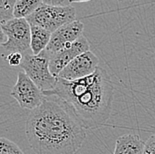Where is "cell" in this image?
Masks as SVG:
<instances>
[{
    "label": "cell",
    "instance_id": "21",
    "mask_svg": "<svg viewBox=\"0 0 155 154\" xmlns=\"http://www.w3.org/2000/svg\"><path fill=\"white\" fill-rule=\"evenodd\" d=\"M16 1H18V0H16Z\"/></svg>",
    "mask_w": 155,
    "mask_h": 154
},
{
    "label": "cell",
    "instance_id": "3",
    "mask_svg": "<svg viewBox=\"0 0 155 154\" xmlns=\"http://www.w3.org/2000/svg\"><path fill=\"white\" fill-rule=\"evenodd\" d=\"M26 19L29 25L40 27L52 34L62 26L76 20V10L71 5L56 6L42 3Z\"/></svg>",
    "mask_w": 155,
    "mask_h": 154
},
{
    "label": "cell",
    "instance_id": "2",
    "mask_svg": "<svg viewBox=\"0 0 155 154\" xmlns=\"http://www.w3.org/2000/svg\"><path fill=\"white\" fill-rule=\"evenodd\" d=\"M43 95H55L64 101L86 129L104 125L109 119L114 99V85L105 69L98 67L88 76L67 81L58 77L53 90Z\"/></svg>",
    "mask_w": 155,
    "mask_h": 154
},
{
    "label": "cell",
    "instance_id": "16",
    "mask_svg": "<svg viewBox=\"0 0 155 154\" xmlns=\"http://www.w3.org/2000/svg\"><path fill=\"white\" fill-rule=\"evenodd\" d=\"M143 154H155V134L151 135L145 143Z\"/></svg>",
    "mask_w": 155,
    "mask_h": 154
},
{
    "label": "cell",
    "instance_id": "14",
    "mask_svg": "<svg viewBox=\"0 0 155 154\" xmlns=\"http://www.w3.org/2000/svg\"><path fill=\"white\" fill-rule=\"evenodd\" d=\"M0 154H25L14 142L5 137H0Z\"/></svg>",
    "mask_w": 155,
    "mask_h": 154
},
{
    "label": "cell",
    "instance_id": "13",
    "mask_svg": "<svg viewBox=\"0 0 155 154\" xmlns=\"http://www.w3.org/2000/svg\"><path fill=\"white\" fill-rule=\"evenodd\" d=\"M16 0H0V24L13 18L12 12Z\"/></svg>",
    "mask_w": 155,
    "mask_h": 154
},
{
    "label": "cell",
    "instance_id": "10",
    "mask_svg": "<svg viewBox=\"0 0 155 154\" xmlns=\"http://www.w3.org/2000/svg\"><path fill=\"white\" fill-rule=\"evenodd\" d=\"M145 143L134 134L124 135L116 139L113 154H143Z\"/></svg>",
    "mask_w": 155,
    "mask_h": 154
},
{
    "label": "cell",
    "instance_id": "1",
    "mask_svg": "<svg viewBox=\"0 0 155 154\" xmlns=\"http://www.w3.org/2000/svg\"><path fill=\"white\" fill-rule=\"evenodd\" d=\"M86 130L66 104L55 95H44L26 121V135L36 154H75L87 137Z\"/></svg>",
    "mask_w": 155,
    "mask_h": 154
},
{
    "label": "cell",
    "instance_id": "5",
    "mask_svg": "<svg viewBox=\"0 0 155 154\" xmlns=\"http://www.w3.org/2000/svg\"><path fill=\"white\" fill-rule=\"evenodd\" d=\"M6 41L2 47L9 53L28 51L30 49V25L26 19L12 18L1 25Z\"/></svg>",
    "mask_w": 155,
    "mask_h": 154
},
{
    "label": "cell",
    "instance_id": "8",
    "mask_svg": "<svg viewBox=\"0 0 155 154\" xmlns=\"http://www.w3.org/2000/svg\"><path fill=\"white\" fill-rule=\"evenodd\" d=\"M84 24L80 20H74L62 26L50 36L48 45L44 50L48 57L54 55L60 50L75 42L83 35Z\"/></svg>",
    "mask_w": 155,
    "mask_h": 154
},
{
    "label": "cell",
    "instance_id": "4",
    "mask_svg": "<svg viewBox=\"0 0 155 154\" xmlns=\"http://www.w3.org/2000/svg\"><path fill=\"white\" fill-rule=\"evenodd\" d=\"M48 65L49 57L45 51H42L38 55L26 53L20 64L24 73L42 93L53 90L58 82V77L50 73Z\"/></svg>",
    "mask_w": 155,
    "mask_h": 154
},
{
    "label": "cell",
    "instance_id": "9",
    "mask_svg": "<svg viewBox=\"0 0 155 154\" xmlns=\"http://www.w3.org/2000/svg\"><path fill=\"white\" fill-rule=\"evenodd\" d=\"M90 51L87 39L82 35L72 44L60 50L57 53L49 57V71L54 76L58 77L59 73L68 64L78 55Z\"/></svg>",
    "mask_w": 155,
    "mask_h": 154
},
{
    "label": "cell",
    "instance_id": "7",
    "mask_svg": "<svg viewBox=\"0 0 155 154\" xmlns=\"http://www.w3.org/2000/svg\"><path fill=\"white\" fill-rule=\"evenodd\" d=\"M98 67L99 58L94 52L88 51L72 59L58 77L67 81L81 79L94 73Z\"/></svg>",
    "mask_w": 155,
    "mask_h": 154
},
{
    "label": "cell",
    "instance_id": "17",
    "mask_svg": "<svg viewBox=\"0 0 155 154\" xmlns=\"http://www.w3.org/2000/svg\"><path fill=\"white\" fill-rule=\"evenodd\" d=\"M43 4L56 6H67L71 5V0H42Z\"/></svg>",
    "mask_w": 155,
    "mask_h": 154
},
{
    "label": "cell",
    "instance_id": "11",
    "mask_svg": "<svg viewBox=\"0 0 155 154\" xmlns=\"http://www.w3.org/2000/svg\"><path fill=\"white\" fill-rule=\"evenodd\" d=\"M51 33L37 26L30 25V49L32 54L38 55L48 45Z\"/></svg>",
    "mask_w": 155,
    "mask_h": 154
},
{
    "label": "cell",
    "instance_id": "18",
    "mask_svg": "<svg viewBox=\"0 0 155 154\" xmlns=\"http://www.w3.org/2000/svg\"><path fill=\"white\" fill-rule=\"evenodd\" d=\"M6 41V37H5V35L4 34V31L2 29L1 27V24H0V46H2V44Z\"/></svg>",
    "mask_w": 155,
    "mask_h": 154
},
{
    "label": "cell",
    "instance_id": "12",
    "mask_svg": "<svg viewBox=\"0 0 155 154\" xmlns=\"http://www.w3.org/2000/svg\"><path fill=\"white\" fill-rule=\"evenodd\" d=\"M42 4V0H18L13 7V18L26 19Z\"/></svg>",
    "mask_w": 155,
    "mask_h": 154
},
{
    "label": "cell",
    "instance_id": "15",
    "mask_svg": "<svg viewBox=\"0 0 155 154\" xmlns=\"http://www.w3.org/2000/svg\"><path fill=\"white\" fill-rule=\"evenodd\" d=\"M23 58V54L19 52H12L9 53L5 60L10 67H19L20 66Z\"/></svg>",
    "mask_w": 155,
    "mask_h": 154
},
{
    "label": "cell",
    "instance_id": "19",
    "mask_svg": "<svg viewBox=\"0 0 155 154\" xmlns=\"http://www.w3.org/2000/svg\"><path fill=\"white\" fill-rule=\"evenodd\" d=\"M91 0H71V3H86Z\"/></svg>",
    "mask_w": 155,
    "mask_h": 154
},
{
    "label": "cell",
    "instance_id": "6",
    "mask_svg": "<svg viewBox=\"0 0 155 154\" xmlns=\"http://www.w3.org/2000/svg\"><path fill=\"white\" fill-rule=\"evenodd\" d=\"M12 96L23 109L34 110L41 105L44 95L24 72L18 73L17 81L11 90Z\"/></svg>",
    "mask_w": 155,
    "mask_h": 154
},
{
    "label": "cell",
    "instance_id": "20",
    "mask_svg": "<svg viewBox=\"0 0 155 154\" xmlns=\"http://www.w3.org/2000/svg\"><path fill=\"white\" fill-rule=\"evenodd\" d=\"M116 1H123V0H116Z\"/></svg>",
    "mask_w": 155,
    "mask_h": 154
}]
</instances>
